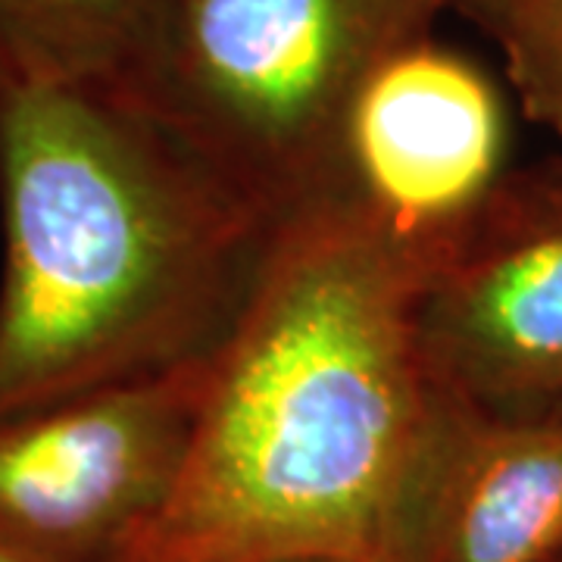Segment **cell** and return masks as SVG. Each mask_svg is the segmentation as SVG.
<instances>
[{
    "instance_id": "4",
    "label": "cell",
    "mask_w": 562,
    "mask_h": 562,
    "mask_svg": "<svg viewBox=\"0 0 562 562\" xmlns=\"http://www.w3.org/2000/svg\"><path fill=\"white\" fill-rule=\"evenodd\" d=\"M497 81L431 35L384 57L357 88L322 198L344 203L431 276L509 179Z\"/></svg>"
},
{
    "instance_id": "10",
    "label": "cell",
    "mask_w": 562,
    "mask_h": 562,
    "mask_svg": "<svg viewBox=\"0 0 562 562\" xmlns=\"http://www.w3.org/2000/svg\"><path fill=\"white\" fill-rule=\"evenodd\" d=\"M503 3H509V0H453V10H460L465 13L469 20H475L482 25L491 13H497Z\"/></svg>"
},
{
    "instance_id": "11",
    "label": "cell",
    "mask_w": 562,
    "mask_h": 562,
    "mask_svg": "<svg viewBox=\"0 0 562 562\" xmlns=\"http://www.w3.org/2000/svg\"><path fill=\"white\" fill-rule=\"evenodd\" d=\"M0 562H29V560H22V557H16L13 550H7V547H0Z\"/></svg>"
},
{
    "instance_id": "9",
    "label": "cell",
    "mask_w": 562,
    "mask_h": 562,
    "mask_svg": "<svg viewBox=\"0 0 562 562\" xmlns=\"http://www.w3.org/2000/svg\"><path fill=\"white\" fill-rule=\"evenodd\" d=\"M525 116L562 140V0H509L482 22Z\"/></svg>"
},
{
    "instance_id": "3",
    "label": "cell",
    "mask_w": 562,
    "mask_h": 562,
    "mask_svg": "<svg viewBox=\"0 0 562 562\" xmlns=\"http://www.w3.org/2000/svg\"><path fill=\"white\" fill-rule=\"evenodd\" d=\"M453 0H138L120 85L281 222L319 201L366 76Z\"/></svg>"
},
{
    "instance_id": "5",
    "label": "cell",
    "mask_w": 562,
    "mask_h": 562,
    "mask_svg": "<svg viewBox=\"0 0 562 562\" xmlns=\"http://www.w3.org/2000/svg\"><path fill=\"white\" fill-rule=\"evenodd\" d=\"M206 353L0 419V547L29 562L116 560L176 482Z\"/></svg>"
},
{
    "instance_id": "6",
    "label": "cell",
    "mask_w": 562,
    "mask_h": 562,
    "mask_svg": "<svg viewBox=\"0 0 562 562\" xmlns=\"http://www.w3.org/2000/svg\"><path fill=\"white\" fill-rule=\"evenodd\" d=\"M447 394L497 416H562V172L509 176L419 303Z\"/></svg>"
},
{
    "instance_id": "8",
    "label": "cell",
    "mask_w": 562,
    "mask_h": 562,
    "mask_svg": "<svg viewBox=\"0 0 562 562\" xmlns=\"http://www.w3.org/2000/svg\"><path fill=\"white\" fill-rule=\"evenodd\" d=\"M138 0H0V79L120 81Z\"/></svg>"
},
{
    "instance_id": "7",
    "label": "cell",
    "mask_w": 562,
    "mask_h": 562,
    "mask_svg": "<svg viewBox=\"0 0 562 562\" xmlns=\"http://www.w3.org/2000/svg\"><path fill=\"white\" fill-rule=\"evenodd\" d=\"M413 562H562V416L457 403Z\"/></svg>"
},
{
    "instance_id": "1",
    "label": "cell",
    "mask_w": 562,
    "mask_h": 562,
    "mask_svg": "<svg viewBox=\"0 0 562 562\" xmlns=\"http://www.w3.org/2000/svg\"><path fill=\"white\" fill-rule=\"evenodd\" d=\"M428 279L331 198L284 216L176 482L113 562H413L460 403L422 344Z\"/></svg>"
},
{
    "instance_id": "2",
    "label": "cell",
    "mask_w": 562,
    "mask_h": 562,
    "mask_svg": "<svg viewBox=\"0 0 562 562\" xmlns=\"http://www.w3.org/2000/svg\"><path fill=\"white\" fill-rule=\"evenodd\" d=\"M0 419L203 357L279 225L113 81L0 79Z\"/></svg>"
}]
</instances>
